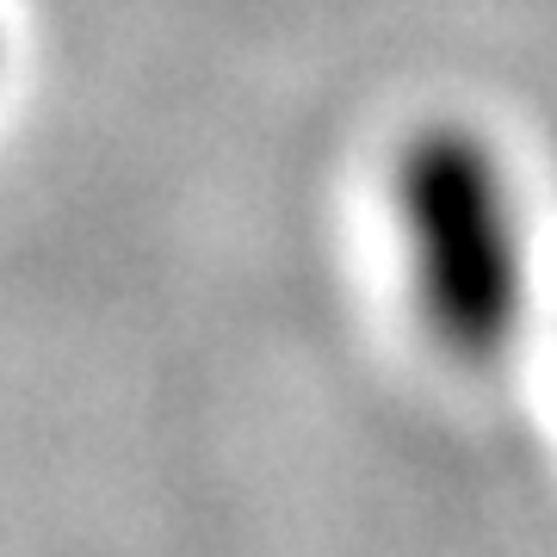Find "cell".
<instances>
[{
  "label": "cell",
  "instance_id": "6da1fadb",
  "mask_svg": "<svg viewBox=\"0 0 557 557\" xmlns=\"http://www.w3.org/2000/svg\"><path fill=\"white\" fill-rule=\"evenodd\" d=\"M428 335L453 359H496L527 317V230L496 149L465 124H428L391 174Z\"/></svg>",
  "mask_w": 557,
  "mask_h": 557
}]
</instances>
